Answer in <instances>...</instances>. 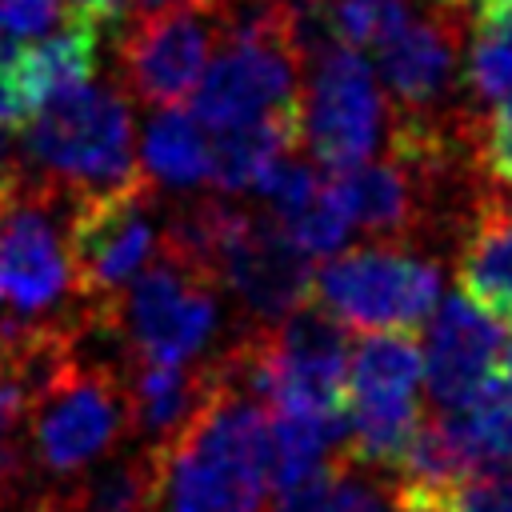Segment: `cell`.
I'll list each match as a JSON object with an SVG mask.
<instances>
[{"mask_svg":"<svg viewBox=\"0 0 512 512\" xmlns=\"http://www.w3.org/2000/svg\"><path fill=\"white\" fill-rule=\"evenodd\" d=\"M392 504H396V512H456L452 492H432V488H416V484H396Z\"/></svg>","mask_w":512,"mask_h":512,"instance_id":"24","label":"cell"},{"mask_svg":"<svg viewBox=\"0 0 512 512\" xmlns=\"http://www.w3.org/2000/svg\"><path fill=\"white\" fill-rule=\"evenodd\" d=\"M120 344L136 364H188L220 324V284L156 248L148 268L108 304Z\"/></svg>","mask_w":512,"mask_h":512,"instance_id":"6","label":"cell"},{"mask_svg":"<svg viewBox=\"0 0 512 512\" xmlns=\"http://www.w3.org/2000/svg\"><path fill=\"white\" fill-rule=\"evenodd\" d=\"M456 236L460 296L496 320H512V192L480 188Z\"/></svg>","mask_w":512,"mask_h":512,"instance_id":"14","label":"cell"},{"mask_svg":"<svg viewBox=\"0 0 512 512\" xmlns=\"http://www.w3.org/2000/svg\"><path fill=\"white\" fill-rule=\"evenodd\" d=\"M312 300L344 328L412 332L440 304V264L412 244L368 240L316 268Z\"/></svg>","mask_w":512,"mask_h":512,"instance_id":"4","label":"cell"},{"mask_svg":"<svg viewBox=\"0 0 512 512\" xmlns=\"http://www.w3.org/2000/svg\"><path fill=\"white\" fill-rule=\"evenodd\" d=\"M448 416L476 468L512 460V376H496L472 404Z\"/></svg>","mask_w":512,"mask_h":512,"instance_id":"19","label":"cell"},{"mask_svg":"<svg viewBox=\"0 0 512 512\" xmlns=\"http://www.w3.org/2000/svg\"><path fill=\"white\" fill-rule=\"evenodd\" d=\"M132 4V12H148V8H160L164 0H128Z\"/></svg>","mask_w":512,"mask_h":512,"instance_id":"28","label":"cell"},{"mask_svg":"<svg viewBox=\"0 0 512 512\" xmlns=\"http://www.w3.org/2000/svg\"><path fill=\"white\" fill-rule=\"evenodd\" d=\"M224 36V0H164L132 12L120 40V92L144 108H180Z\"/></svg>","mask_w":512,"mask_h":512,"instance_id":"8","label":"cell"},{"mask_svg":"<svg viewBox=\"0 0 512 512\" xmlns=\"http://www.w3.org/2000/svg\"><path fill=\"white\" fill-rule=\"evenodd\" d=\"M460 80L472 112L512 96V0H472Z\"/></svg>","mask_w":512,"mask_h":512,"instance_id":"15","label":"cell"},{"mask_svg":"<svg viewBox=\"0 0 512 512\" xmlns=\"http://www.w3.org/2000/svg\"><path fill=\"white\" fill-rule=\"evenodd\" d=\"M504 336V320H496L464 296H448L432 308L420 360L424 388L436 412H460L500 376Z\"/></svg>","mask_w":512,"mask_h":512,"instance_id":"13","label":"cell"},{"mask_svg":"<svg viewBox=\"0 0 512 512\" xmlns=\"http://www.w3.org/2000/svg\"><path fill=\"white\" fill-rule=\"evenodd\" d=\"M60 184L16 164L0 212V296L12 300L16 320L48 316L72 288L68 252L56 228Z\"/></svg>","mask_w":512,"mask_h":512,"instance_id":"10","label":"cell"},{"mask_svg":"<svg viewBox=\"0 0 512 512\" xmlns=\"http://www.w3.org/2000/svg\"><path fill=\"white\" fill-rule=\"evenodd\" d=\"M32 172L68 184L72 192H100L140 180L132 144V104L116 84H72L40 104L20 128Z\"/></svg>","mask_w":512,"mask_h":512,"instance_id":"2","label":"cell"},{"mask_svg":"<svg viewBox=\"0 0 512 512\" xmlns=\"http://www.w3.org/2000/svg\"><path fill=\"white\" fill-rule=\"evenodd\" d=\"M312 276V256L292 244L276 216L244 212L220 260V288L236 292L256 324H280L296 308L312 304Z\"/></svg>","mask_w":512,"mask_h":512,"instance_id":"12","label":"cell"},{"mask_svg":"<svg viewBox=\"0 0 512 512\" xmlns=\"http://www.w3.org/2000/svg\"><path fill=\"white\" fill-rule=\"evenodd\" d=\"M388 128V100L372 64L344 44L312 40L300 76V140L328 172L364 164Z\"/></svg>","mask_w":512,"mask_h":512,"instance_id":"7","label":"cell"},{"mask_svg":"<svg viewBox=\"0 0 512 512\" xmlns=\"http://www.w3.org/2000/svg\"><path fill=\"white\" fill-rule=\"evenodd\" d=\"M72 4L88 8V12H92V16H100L108 28H112L116 20H124V16H128V0H72Z\"/></svg>","mask_w":512,"mask_h":512,"instance_id":"26","label":"cell"},{"mask_svg":"<svg viewBox=\"0 0 512 512\" xmlns=\"http://www.w3.org/2000/svg\"><path fill=\"white\" fill-rule=\"evenodd\" d=\"M456 512H512V460L468 476L456 488Z\"/></svg>","mask_w":512,"mask_h":512,"instance_id":"22","label":"cell"},{"mask_svg":"<svg viewBox=\"0 0 512 512\" xmlns=\"http://www.w3.org/2000/svg\"><path fill=\"white\" fill-rule=\"evenodd\" d=\"M500 364H504V376H512V332L504 336V360Z\"/></svg>","mask_w":512,"mask_h":512,"instance_id":"27","label":"cell"},{"mask_svg":"<svg viewBox=\"0 0 512 512\" xmlns=\"http://www.w3.org/2000/svg\"><path fill=\"white\" fill-rule=\"evenodd\" d=\"M476 172L488 188L512 192V96L492 112H480L476 124Z\"/></svg>","mask_w":512,"mask_h":512,"instance_id":"21","label":"cell"},{"mask_svg":"<svg viewBox=\"0 0 512 512\" xmlns=\"http://www.w3.org/2000/svg\"><path fill=\"white\" fill-rule=\"evenodd\" d=\"M160 236L152 224V184L140 176L120 188L72 192L68 212V272L84 308L112 304L156 256Z\"/></svg>","mask_w":512,"mask_h":512,"instance_id":"9","label":"cell"},{"mask_svg":"<svg viewBox=\"0 0 512 512\" xmlns=\"http://www.w3.org/2000/svg\"><path fill=\"white\" fill-rule=\"evenodd\" d=\"M280 228L292 236V244H296L304 256H332V252L344 248V240H348V232H352L348 216H344L340 204L328 196L324 180H320V192H316L304 208H296L292 216L280 220Z\"/></svg>","mask_w":512,"mask_h":512,"instance_id":"20","label":"cell"},{"mask_svg":"<svg viewBox=\"0 0 512 512\" xmlns=\"http://www.w3.org/2000/svg\"><path fill=\"white\" fill-rule=\"evenodd\" d=\"M420 384V340L412 332H368L348 352L340 460L392 472L420 428Z\"/></svg>","mask_w":512,"mask_h":512,"instance_id":"3","label":"cell"},{"mask_svg":"<svg viewBox=\"0 0 512 512\" xmlns=\"http://www.w3.org/2000/svg\"><path fill=\"white\" fill-rule=\"evenodd\" d=\"M60 16V0H0V28H8L12 40H32L52 28Z\"/></svg>","mask_w":512,"mask_h":512,"instance_id":"23","label":"cell"},{"mask_svg":"<svg viewBox=\"0 0 512 512\" xmlns=\"http://www.w3.org/2000/svg\"><path fill=\"white\" fill-rule=\"evenodd\" d=\"M52 512H156V456L140 448L128 460H112L76 492L60 496Z\"/></svg>","mask_w":512,"mask_h":512,"instance_id":"18","label":"cell"},{"mask_svg":"<svg viewBox=\"0 0 512 512\" xmlns=\"http://www.w3.org/2000/svg\"><path fill=\"white\" fill-rule=\"evenodd\" d=\"M140 176L148 184L192 188L212 176V140L184 108H160L140 140Z\"/></svg>","mask_w":512,"mask_h":512,"instance_id":"17","label":"cell"},{"mask_svg":"<svg viewBox=\"0 0 512 512\" xmlns=\"http://www.w3.org/2000/svg\"><path fill=\"white\" fill-rule=\"evenodd\" d=\"M344 444V416H304V412H276L264 428V460H268V488L284 492L332 460H340Z\"/></svg>","mask_w":512,"mask_h":512,"instance_id":"16","label":"cell"},{"mask_svg":"<svg viewBox=\"0 0 512 512\" xmlns=\"http://www.w3.org/2000/svg\"><path fill=\"white\" fill-rule=\"evenodd\" d=\"M32 512H52V508H48V504H44V508H32Z\"/></svg>","mask_w":512,"mask_h":512,"instance_id":"29","label":"cell"},{"mask_svg":"<svg viewBox=\"0 0 512 512\" xmlns=\"http://www.w3.org/2000/svg\"><path fill=\"white\" fill-rule=\"evenodd\" d=\"M124 432H132L128 368L84 360L72 340V360L28 408L24 436L32 460L52 476H72L108 456Z\"/></svg>","mask_w":512,"mask_h":512,"instance_id":"5","label":"cell"},{"mask_svg":"<svg viewBox=\"0 0 512 512\" xmlns=\"http://www.w3.org/2000/svg\"><path fill=\"white\" fill-rule=\"evenodd\" d=\"M212 388L156 456V512H264L268 416L216 364Z\"/></svg>","mask_w":512,"mask_h":512,"instance_id":"1","label":"cell"},{"mask_svg":"<svg viewBox=\"0 0 512 512\" xmlns=\"http://www.w3.org/2000/svg\"><path fill=\"white\" fill-rule=\"evenodd\" d=\"M340 512H384V500H380L364 480L352 476V484H348V492H344V500H340Z\"/></svg>","mask_w":512,"mask_h":512,"instance_id":"25","label":"cell"},{"mask_svg":"<svg viewBox=\"0 0 512 512\" xmlns=\"http://www.w3.org/2000/svg\"><path fill=\"white\" fill-rule=\"evenodd\" d=\"M104 20L92 16L88 8L72 4L64 12L60 32H52L48 40H12L0 52V132H20L44 100H52L56 92L92 80L96 72V56H100V36H104Z\"/></svg>","mask_w":512,"mask_h":512,"instance_id":"11","label":"cell"}]
</instances>
